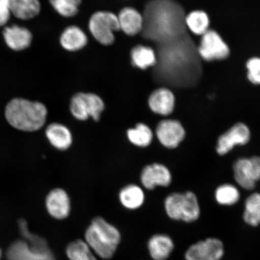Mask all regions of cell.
Here are the masks:
<instances>
[{
  "instance_id": "6da1fadb",
  "label": "cell",
  "mask_w": 260,
  "mask_h": 260,
  "mask_svg": "<svg viewBox=\"0 0 260 260\" xmlns=\"http://www.w3.org/2000/svg\"><path fill=\"white\" fill-rule=\"evenodd\" d=\"M157 43L159 81L179 89L196 86L202 77V59L188 30L168 35Z\"/></svg>"
},
{
  "instance_id": "7a4b0ae2",
  "label": "cell",
  "mask_w": 260,
  "mask_h": 260,
  "mask_svg": "<svg viewBox=\"0 0 260 260\" xmlns=\"http://www.w3.org/2000/svg\"><path fill=\"white\" fill-rule=\"evenodd\" d=\"M5 118L13 127L20 131L34 132L43 127L48 110L44 104L16 98L5 108Z\"/></svg>"
},
{
  "instance_id": "3957f363",
  "label": "cell",
  "mask_w": 260,
  "mask_h": 260,
  "mask_svg": "<svg viewBox=\"0 0 260 260\" xmlns=\"http://www.w3.org/2000/svg\"><path fill=\"white\" fill-rule=\"evenodd\" d=\"M84 241L95 253L103 259H111L121 241V235L116 227L102 217H95L84 234Z\"/></svg>"
},
{
  "instance_id": "277c9868",
  "label": "cell",
  "mask_w": 260,
  "mask_h": 260,
  "mask_svg": "<svg viewBox=\"0 0 260 260\" xmlns=\"http://www.w3.org/2000/svg\"><path fill=\"white\" fill-rule=\"evenodd\" d=\"M165 209L171 219L186 223L195 222L199 219L201 214L196 194L190 191L168 195L165 201Z\"/></svg>"
},
{
  "instance_id": "5b68a950",
  "label": "cell",
  "mask_w": 260,
  "mask_h": 260,
  "mask_svg": "<svg viewBox=\"0 0 260 260\" xmlns=\"http://www.w3.org/2000/svg\"><path fill=\"white\" fill-rule=\"evenodd\" d=\"M105 108L103 100L95 93H77L71 100L70 112L79 121H86L92 118L99 122Z\"/></svg>"
},
{
  "instance_id": "8992f818",
  "label": "cell",
  "mask_w": 260,
  "mask_h": 260,
  "mask_svg": "<svg viewBox=\"0 0 260 260\" xmlns=\"http://www.w3.org/2000/svg\"><path fill=\"white\" fill-rule=\"evenodd\" d=\"M89 28L100 44L111 45L115 41L114 32L120 30L118 16L110 12H97L91 16Z\"/></svg>"
},
{
  "instance_id": "52a82bcc",
  "label": "cell",
  "mask_w": 260,
  "mask_h": 260,
  "mask_svg": "<svg viewBox=\"0 0 260 260\" xmlns=\"http://www.w3.org/2000/svg\"><path fill=\"white\" fill-rule=\"evenodd\" d=\"M234 178L239 186L246 190L254 189L260 180V157L237 159L233 165Z\"/></svg>"
},
{
  "instance_id": "ba28073f",
  "label": "cell",
  "mask_w": 260,
  "mask_h": 260,
  "mask_svg": "<svg viewBox=\"0 0 260 260\" xmlns=\"http://www.w3.org/2000/svg\"><path fill=\"white\" fill-rule=\"evenodd\" d=\"M202 36L200 45L198 47L201 59L223 60L229 56V47L216 31L209 30Z\"/></svg>"
},
{
  "instance_id": "9c48e42d",
  "label": "cell",
  "mask_w": 260,
  "mask_h": 260,
  "mask_svg": "<svg viewBox=\"0 0 260 260\" xmlns=\"http://www.w3.org/2000/svg\"><path fill=\"white\" fill-rule=\"evenodd\" d=\"M220 240L209 237L191 245L184 254L185 260H221L224 255Z\"/></svg>"
},
{
  "instance_id": "30bf717a",
  "label": "cell",
  "mask_w": 260,
  "mask_h": 260,
  "mask_svg": "<svg viewBox=\"0 0 260 260\" xmlns=\"http://www.w3.org/2000/svg\"><path fill=\"white\" fill-rule=\"evenodd\" d=\"M251 139V132L247 125L238 122L221 135L217 140L216 152L220 155H225L236 146L248 144Z\"/></svg>"
},
{
  "instance_id": "8fae6325",
  "label": "cell",
  "mask_w": 260,
  "mask_h": 260,
  "mask_svg": "<svg viewBox=\"0 0 260 260\" xmlns=\"http://www.w3.org/2000/svg\"><path fill=\"white\" fill-rule=\"evenodd\" d=\"M155 134L162 146L168 149H175L184 141L186 131L177 120L164 119L158 123Z\"/></svg>"
},
{
  "instance_id": "7c38bea8",
  "label": "cell",
  "mask_w": 260,
  "mask_h": 260,
  "mask_svg": "<svg viewBox=\"0 0 260 260\" xmlns=\"http://www.w3.org/2000/svg\"><path fill=\"white\" fill-rule=\"evenodd\" d=\"M7 258L8 260H56L50 248H35L24 240H18L9 247Z\"/></svg>"
},
{
  "instance_id": "4fadbf2b",
  "label": "cell",
  "mask_w": 260,
  "mask_h": 260,
  "mask_svg": "<svg viewBox=\"0 0 260 260\" xmlns=\"http://www.w3.org/2000/svg\"><path fill=\"white\" fill-rule=\"evenodd\" d=\"M141 183L146 189L153 190L155 187H168L172 182L170 170L160 164L146 166L141 174Z\"/></svg>"
},
{
  "instance_id": "5bb4252c",
  "label": "cell",
  "mask_w": 260,
  "mask_h": 260,
  "mask_svg": "<svg viewBox=\"0 0 260 260\" xmlns=\"http://www.w3.org/2000/svg\"><path fill=\"white\" fill-rule=\"evenodd\" d=\"M45 206L49 214L54 219L63 220L70 216V198L62 188H56L51 190L45 200Z\"/></svg>"
},
{
  "instance_id": "9a60e30c",
  "label": "cell",
  "mask_w": 260,
  "mask_h": 260,
  "mask_svg": "<svg viewBox=\"0 0 260 260\" xmlns=\"http://www.w3.org/2000/svg\"><path fill=\"white\" fill-rule=\"evenodd\" d=\"M175 103L174 93L167 87L154 90L148 99L149 108L155 114L162 116H168L173 112Z\"/></svg>"
},
{
  "instance_id": "2e32d148",
  "label": "cell",
  "mask_w": 260,
  "mask_h": 260,
  "mask_svg": "<svg viewBox=\"0 0 260 260\" xmlns=\"http://www.w3.org/2000/svg\"><path fill=\"white\" fill-rule=\"evenodd\" d=\"M148 250L153 260H167L174 249V243L170 236L156 234L150 237L147 243Z\"/></svg>"
},
{
  "instance_id": "e0dca14e",
  "label": "cell",
  "mask_w": 260,
  "mask_h": 260,
  "mask_svg": "<svg viewBox=\"0 0 260 260\" xmlns=\"http://www.w3.org/2000/svg\"><path fill=\"white\" fill-rule=\"evenodd\" d=\"M45 135L50 144L58 150H67L73 144L70 129L60 123H50L45 129Z\"/></svg>"
},
{
  "instance_id": "ac0fdd59",
  "label": "cell",
  "mask_w": 260,
  "mask_h": 260,
  "mask_svg": "<svg viewBox=\"0 0 260 260\" xmlns=\"http://www.w3.org/2000/svg\"><path fill=\"white\" fill-rule=\"evenodd\" d=\"M3 36L9 47L15 51L24 50L30 47L32 38L28 29L18 25L6 27Z\"/></svg>"
},
{
  "instance_id": "d6986e66",
  "label": "cell",
  "mask_w": 260,
  "mask_h": 260,
  "mask_svg": "<svg viewBox=\"0 0 260 260\" xmlns=\"http://www.w3.org/2000/svg\"><path fill=\"white\" fill-rule=\"evenodd\" d=\"M120 29L125 34L135 36L142 30L144 18L134 8H125L120 12L118 16Z\"/></svg>"
},
{
  "instance_id": "ffe728a7",
  "label": "cell",
  "mask_w": 260,
  "mask_h": 260,
  "mask_svg": "<svg viewBox=\"0 0 260 260\" xmlns=\"http://www.w3.org/2000/svg\"><path fill=\"white\" fill-rule=\"evenodd\" d=\"M11 14L21 19H29L40 14L41 5L38 0H5Z\"/></svg>"
},
{
  "instance_id": "44dd1931",
  "label": "cell",
  "mask_w": 260,
  "mask_h": 260,
  "mask_svg": "<svg viewBox=\"0 0 260 260\" xmlns=\"http://www.w3.org/2000/svg\"><path fill=\"white\" fill-rule=\"evenodd\" d=\"M60 41L65 50L76 51L85 46L87 43V38L81 28L77 26H70L61 34Z\"/></svg>"
},
{
  "instance_id": "7402d4cb",
  "label": "cell",
  "mask_w": 260,
  "mask_h": 260,
  "mask_svg": "<svg viewBox=\"0 0 260 260\" xmlns=\"http://www.w3.org/2000/svg\"><path fill=\"white\" fill-rule=\"evenodd\" d=\"M119 198L125 209L134 210L139 209L144 204L145 194L138 185L129 184L120 191Z\"/></svg>"
},
{
  "instance_id": "603a6c76",
  "label": "cell",
  "mask_w": 260,
  "mask_h": 260,
  "mask_svg": "<svg viewBox=\"0 0 260 260\" xmlns=\"http://www.w3.org/2000/svg\"><path fill=\"white\" fill-rule=\"evenodd\" d=\"M126 136L133 145L140 148L147 147L153 139L152 129L144 123H138L135 127L128 129Z\"/></svg>"
},
{
  "instance_id": "cb8c5ba5",
  "label": "cell",
  "mask_w": 260,
  "mask_h": 260,
  "mask_svg": "<svg viewBox=\"0 0 260 260\" xmlns=\"http://www.w3.org/2000/svg\"><path fill=\"white\" fill-rule=\"evenodd\" d=\"M132 63L142 70H146L157 63V56L151 47L138 45L132 50Z\"/></svg>"
},
{
  "instance_id": "d4e9b609",
  "label": "cell",
  "mask_w": 260,
  "mask_h": 260,
  "mask_svg": "<svg viewBox=\"0 0 260 260\" xmlns=\"http://www.w3.org/2000/svg\"><path fill=\"white\" fill-rule=\"evenodd\" d=\"M70 260H98L96 255L83 240L77 239L70 242L65 250Z\"/></svg>"
},
{
  "instance_id": "484cf974",
  "label": "cell",
  "mask_w": 260,
  "mask_h": 260,
  "mask_svg": "<svg viewBox=\"0 0 260 260\" xmlns=\"http://www.w3.org/2000/svg\"><path fill=\"white\" fill-rule=\"evenodd\" d=\"M243 218L249 226L260 225V193H253L247 198Z\"/></svg>"
},
{
  "instance_id": "4316f807",
  "label": "cell",
  "mask_w": 260,
  "mask_h": 260,
  "mask_svg": "<svg viewBox=\"0 0 260 260\" xmlns=\"http://www.w3.org/2000/svg\"><path fill=\"white\" fill-rule=\"evenodd\" d=\"M209 16L203 11H193L186 16L187 29L195 35H203L209 30Z\"/></svg>"
},
{
  "instance_id": "83f0119b",
  "label": "cell",
  "mask_w": 260,
  "mask_h": 260,
  "mask_svg": "<svg viewBox=\"0 0 260 260\" xmlns=\"http://www.w3.org/2000/svg\"><path fill=\"white\" fill-rule=\"evenodd\" d=\"M240 198L239 190L232 184L221 185L215 191L216 200L217 203L222 206H233L238 202Z\"/></svg>"
},
{
  "instance_id": "f1b7e54d",
  "label": "cell",
  "mask_w": 260,
  "mask_h": 260,
  "mask_svg": "<svg viewBox=\"0 0 260 260\" xmlns=\"http://www.w3.org/2000/svg\"><path fill=\"white\" fill-rule=\"evenodd\" d=\"M55 10L64 17H72L79 11L81 0H50Z\"/></svg>"
},
{
  "instance_id": "f546056e",
  "label": "cell",
  "mask_w": 260,
  "mask_h": 260,
  "mask_svg": "<svg viewBox=\"0 0 260 260\" xmlns=\"http://www.w3.org/2000/svg\"><path fill=\"white\" fill-rule=\"evenodd\" d=\"M248 68V78L251 83L260 84V58L253 57L246 63Z\"/></svg>"
},
{
  "instance_id": "4dcf8cb0",
  "label": "cell",
  "mask_w": 260,
  "mask_h": 260,
  "mask_svg": "<svg viewBox=\"0 0 260 260\" xmlns=\"http://www.w3.org/2000/svg\"><path fill=\"white\" fill-rule=\"evenodd\" d=\"M11 14V11L5 0H0V27L7 23Z\"/></svg>"
},
{
  "instance_id": "1f68e13d",
  "label": "cell",
  "mask_w": 260,
  "mask_h": 260,
  "mask_svg": "<svg viewBox=\"0 0 260 260\" xmlns=\"http://www.w3.org/2000/svg\"><path fill=\"white\" fill-rule=\"evenodd\" d=\"M2 257V251L1 249H0V258Z\"/></svg>"
}]
</instances>
